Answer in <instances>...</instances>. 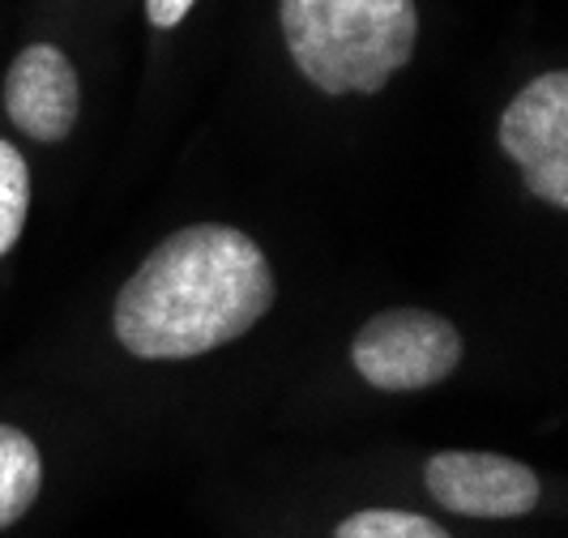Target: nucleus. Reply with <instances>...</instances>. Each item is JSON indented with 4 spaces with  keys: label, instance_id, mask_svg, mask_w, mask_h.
Segmentation results:
<instances>
[{
    "label": "nucleus",
    "instance_id": "1",
    "mask_svg": "<svg viewBox=\"0 0 568 538\" xmlns=\"http://www.w3.org/2000/svg\"><path fill=\"white\" fill-rule=\"evenodd\" d=\"M274 308V270L253 235L197 223L168 235L124 278L112 329L138 359H197Z\"/></svg>",
    "mask_w": 568,
    "mask_h": 538
},
{
    "label": "nucleus",
    "instance_id": "2",
    "mask_svg": "<svg viewBox=\"0 0 568 538\" xmlns=\"http://www.w3.org/2000/svg\"><path fill=\"white\" fill-rule=\"evenodd\" d=\"M286 52L321 94H376L419 43L415 0H278Z\"/></svg>",
    "mask_w": 568,
    "mask_h": 538
},
{
    "label": "nucleus",
    "instance_id": "3",
    "mask_svg": "<svg viewBox=\"0 0 568 538\" xmlns=\"http://www.w3.org/2000/svg\"><path fill=\"white\" fill-rule=\"evenodd\" d=\"M351 364L381 394H419L457 372L462 334L440 312H376L351 342Z\"/></svg>",
    "mask_w": 568,
    "mask_h": 538
},
{
    "label": "nucleus",
    "instance_id": "4",
    "mask_svg": "<svg viewBox=\"0 0 568 538\" xmlns=\"http://www.w3.org/2000/svg\"><path fill=\"white\" fill-rule=\"evenodd\" d=\"M500 150L539 201L568 210V69L539 73L500 112Z\"/></svg>",
    "mask_w": 568,
    "mask_h": 538
},
{
    "label": "nucleus",
    "instance_id": "5",
    "mask_svg": "<svg viewBox=\"0 0 568 538\" xmlns=\"http://www.w3.org/2000/svg\"><path fill=\"white\" fill-rule=\"evenodd\" d=\"M427 491L440 509L457 517H526L542 500V483L530 466L500 454H475V449H449L424 466Z\"/></svg>",
    "mask_w": 568,
    "mask_h": 538
},
{
    "label": "nucleus",
    "instance_id": "6",
    "mask_svg": "<svg viewBox=\"0 0 568 538\" xmlns=\"http://www.w3.org/2000/svg\"><path fill=\"white\" fill-rule=\"evenodd\" d=\"M4 112L30 142H64L82 112V85L73 60L57 43H30L4 78Z\"/></svg>",
    "mask_w": 568,
    "mask_h": 538
},
{
    "label": "nucleus",
    "instance_id": "7",
    "mask_svg": "<svg viewBox=\"0 0 568 538\" xmlns=\"http://www.w3.org/2000/svg\"><path fill=\"white\" fill-rule=\"evenodd\" d=\"M43 487V457L22 427L0 424V530H9Z\"/></svg>",
    "mask_w": 568,
    "mask_h": 538
},
{
    "label": "nucleus",
    "instance_id": "8",
    "mask_svg": "<svg viewBox=\"0 0 568 538\" xmlns=\"http://www.w3.org/2000/svg\"><path fill=\"white\" fill-rule=\"evenodd\" d=\"M30 210V171L13 142H0V256L18 244Z\"/></svg>",
    "mask_w": 568,
    "mask_h": 538
},
{
    "label": "nucleus",
    "instance_id": "9",
    "mask_svg": "<svg viewBox=\"0 0 568 538\" xmlns=\"http://www.w3.org/2000/svg\"><path fill=\"white\" fill-rule=\"evenodd\" d=\"M334 538H449V530L406 509H364L351 512Z\"/></svg>",
    "mask_w": 568,
    "mask_h": 538
},
{
    "label": "nucleus",
    "instance_id": "10",
    "mask_svg": "<svg viewBox=\"0 0 568 538\" xmlns=\"http://www.w3.org/2000/svg\"><path fill=\"white\" fill-rule=\"evenodd\" d=\"M193 4H197V0H145V18H150V27L175 30L193 13Z\"/></svg>",
    "mask_w": 568,
    "mask_h": 538
}]
</instances>
